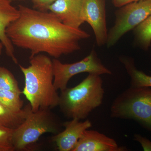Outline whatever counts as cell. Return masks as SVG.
Masks as SVG:
<instances>
[{"instance_id":"9a60e30c","label":"cell","mask_w":151,"mask_h":151,"mask_svg":"<svg viewBox=\"0 0 151 151\" xmlns=\"http://www.w3.org/2000/svg\"><path fill=\"white\" fill-rule=\"evenodd\" d=\"M133 31L137 45L145 50L148 49L151 45V15Z\"/></svg>"},{"instance_id":"7c38bea8","label":"cell","mask_w":151,"mask_h":151,"mask_svg":"<svg viewBox=\"0 0 151 151\" xmlns=\"http://www.w3.org/2000/svg\"><path fill=\"white\" fill-rule=\"evenodd\" d=\"M20 15L19 11L12 4L10 0H0V41L5 49L7 55L16 64L18 61L15 55L14 45L6 34V30Z\"/></svg>"},{"instance_id":"ba28073f","label":"cell","mask_w":151,"mask_h":151,"mask_svg":"<svg viewBox=\"0 0 151 151\" xmlns=\"http://www.w3.org/2000/svg\"><path fill=\"white\" fill-rule=\"evenodd\" d=\"M82 15L84 22L92 27L97 45L101 47L106 45L108 32L105 0H84Z\"/></svg>"},{"instance_id":"6da1fadb","label":"cell","mask_w":151,"mask_h":151,"mask_svg":"<svg viewBox=\"0 0 151 151\" xmlns=\"http://www.w3.org/2000/svg\"><path fill=\"white\" fill-rule=\"evenodd\" d=\"M18 18L9 25L6 34L14 45L30 51V57L44 52L54 58L80 49L79 41L90 35L63 24L51 12L19 5Z\"/></svg>"},{"instance_id":"e0dca14e","label":"cell","mask_w":151,"mask_h":151,"mask_svg":"<svg viewBox=\"0 0 151 151\" xmlns=\"http://www.w3.org/2000/svg\"><path fill=\"white\" fill-rule=\"evenodd\" d=\"M0 89L21 93L18 82L12 73L6 68L0 66Z\"/></svg>"},{"instance_id":"4fadbf2b","label":"cell","mask_w":151,"mask_h":151,"mask_svg":"<svg viewBox=\"0 0 151 151\" xmlns=\"http://www.w3.org/2000/svg\"><path fill=\"white\" fill-rule=\"evenodd\" d=\"M31 109L29 104L20 111H15L0 103V127L15 129L23 123Z\"/></svg>"},{"instance_id":"30bf717a","label":"cell","mask_w":151,"mask_h":151,"mask_svg":"<svg viewBox=\"0 0 151 151\" xmlns=\"http://www.w3.org/2000/svg\"><path fill=\"white\" fill-rule=\"evenodd\" d=\"M86 130L72 151H126L114 139L95 130Z\"/></svg>"},{"instance_id":"8992f818","label":"cell","mask_w":151,"mask_h":151,"mask_svg":"<svg viewBox=\"0 0 151 151\" xmlns=\"http://www.w3.org/2000/svg\"><path fill=\"white\" fill-rule=\"evenodd\" d=\"M151 15V0H140L119 8L114 24L108 33L106 45L114 46L125 34L134 29Z\"/></svg>"},{"instance_id":"5bb4252c","label":"cell","mask_w":151,"mask_h":151,"mask_svg":"<svg viewBox=\"0 0 151 151\" xmlns=\"http://www.w3.org/2000/svg\"><path fill=\"white\" fill-rule=\"evenodd\" d=\"M119 60L130 77V86L151 87V76L139 70L136 67L134 59L129 56H122Z\"/></svg>"},{"instance_id":"52a82bcc","label":"cell","mask_w":151,"mask_h":151,"mask_svg":"<svg viewBox=\"0 0 151 151\" xmlns=\"http://www.w3.org/2000/svg\"><path fill=\"white\" fill-rule=\"evenodd\" d=\"M52 62L53 83L55 89L60 91L67 88L70 78L79 73H88L100 76L112 74L111 70L101 62L94 49L88 56L78 62L63 63L57 58H54Z\"/></svg>"},{"instance_id":"277c9868","label":"cell","mask_w":151,"mask_h":151,"mask_svg":"<svg viewBox=\"0 0 151 151\" xmlns=\"http://www.w3.org/2000/svg\"><path fill=\"white\" fill-rule=\"evenodd\" d=\"M63 123L50 108L31 109L24 122L14 129L13 144L15 150H30L45 133L57 134L63 130Z\"/></svg>"},{"instance_id":"603a6c76","label":"cell","mask_w":151,"mask_h":151,"mask_svg":"<svg viewBox=\"0 0 151 151\" xmlns=\"http://www.w3.org/2000/svg\"><path fill=\"white\" fill-rule=\"evenodd\" d=\"M11 1H28V0H10Z\"/></svg>"},{"instance_id":"d6986e66","label":"cell","mask_w":151,"mask_h":151,"mask_svg":"<svg viewBox=\"0 0 151 151\" xmlns=\"http://www.w3.org/2000/svg\"><path fill=\"white\" fill-rule=\"evenodd\" d=\"M57 0H31L33 8L42 12H47L50 6Z\"/></svg>"},{"instance_id":"3957f363","label":"cell","mask_w":151,"mask_h":151,"mask_svg":"<svg viewBox=\"0 0 151 151\" xmlns=\"http://www.w3.org/2000/svg\"><path fill=\"white\" fill-rule=\"evenodd\" d=\"M104 94L100 76L89 73L78 85L60 91L58 106L65 117L83 120L102 105Z\"/></svg>"},{"instance_id":"ac0fdd59","label":"cell","mask_w":151,"mask_h":151,"mask_svg":"<svg viewBox=\"0 0 151 151\" xmlns=\"http://www.w3.org/2000/svg\"><path fill=\"white\" fill-rule=\"evenodd\" d=\"M14 129L0 127V151H14Z\"/></svg>"},{"instance_id":"5b68a950","label":"cell","mask_w":151,"mask_h":151,"mask_svg":"<svg viewBox=\"0 0 151 151\" xmlns=\"http://www.w3.org/2000/svg\"><path fill=\"white\" fill-rule=\"evenodd\" d=\"M110 117L133 120L151 132V87L130 86L113 100Z\"/></svg>"},{"instance_id":"8fae6325","label":"cell","mask_w":151,"mask_h":151,"mask_svg":"<svg viewBox=\"0 0 151 151\" xmlns=\"http://www.w3.org/2000/svg\"><path fill=\"white\" fill-rule=\"evenodd\" d=\"M84 0H57L49 6L48 10L55 14L63 24L80 29L84 22L82 15Z\"/></svg>"},{"instance_id":"7a4b0ae2","label":"cell","mask_w":151,"mask_h":151,"mask_svg":"<svg viewBox=\"0 0 151 151\" xmlns=\"http://www.w3.org/2000/svg\"><path fill=\"white\" fill-rule=\"evenodd\" d=\"M29 63L27 67H19L24 77L22 94L29 102L32 111L58 106L59 95L53 83L52 60L40 53L29 57Z\"/></svg>"},{"instance_id":"ffe728a7","label":"cell","mask_w":151,"mask_h":151,"mask_svg":"<svg viewBox=\"0 0 151 151\" xmlns=\"http://www.w3.org/2000/svg\"><path fill=\"white\" fill-rule=\"evenodd\" d=\"M134 139L140 144L145 151H151V141L139 134H134Z\"/></svg>"},{"instance_id":"7402d4cb","label":"cell","mask_w":151,"mask_h":151,"mask_svg":"<svg viewBox=\"0 0 151 151\" xmlns=\"http://www.w3.org/2000/svg\"><path fill=\"white\" fill-rule=\"evenodd\" d=\"M4 45H3V44L0 41V55L1 54L2 51V49L3 47H4Z\"/></svg>"},{"instance_id":"9c48e42d","label":"cell","mask_w":151,"mask_h":151,"mask_svg":"<svg viewBox=\"0 0 151 151\" xmlns=\"http://www.w3.org/2000/svg\"><path fill=\"white\" fill-rule=\"evenodd\" d=\"M80 121L73 119L63 122L64 129L51 138V141L55 143L58 150L73 151L84 132L92 127V123L89 120Z\"/></svg>"},{"instance_id":"44dd1931","label":"cell","mask_w":151,"mask_h":151,"mask_svg":"<svg viewBox=\"0 0 151 151\" xmlns=\"http://www.w3.org/2000/svg\"><path fill=\"white\" fill-rule=\"evenodd\" d=\"M139 1L140 0H112V1L115 7L120 8L130 3Z\"/></svg>"},{"instance_id":"2e32d148","label":"cell","mask_w":151,"mask_h":151,"mask_svg":"<svg viewBox=\"0 0 151 151\" xmlns=\"http://www.w3.org/2000/svg\"><path fill=\"white\" fill-rule=\"evenodd\" d=\"M21 94L10 90L0 89V103L14 111H21L24 105Z\"/></svg>"}]
</instances>
